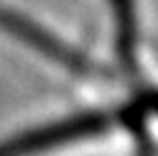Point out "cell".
<instances>
[{
  "instance_id": "obj_1",
  "label": "cell",
  "mask_w": 158,
  "mask_h": 156,
  "mask_svg": "<svg viewBox=\"0 0 158 156\" xmlns=\"http://www.w3.org/2000/svg\"><path fill=\"white\" fill-rule=\"evenodd\" d=\"M0 28H5L13 38H18L21 44L31 46L36 54L46 56L48 62H54L59 67H64L69 74L82 77V80H92V77H105V72L97 67L87 54L77 51L74 46H69L66 41L56 38L54 33H48L46 28L33 23L31 18H26L15 11H0Z\"/></svg>"
},
{
  "instance_id": "obj_2",
  "label": "cell",
  "mask_w": 158,
  "mask_h": 156,
  "mask_svg": "<svg viewBox=\"0 0 158 156\" xmlns=\"http://www.w3.org/2000/svg\"><path fill=\"white\" fill-rule=\"evenodd\" d=\"M110 120L100 113L92 115H74L69 120H59L51 125H44V128H33L28 133L13 136L0 143V156H36L41 151L56 149L61 143H72L79 138H89V136L102 133Z\"/></svg>"
},
{
  "instance_id": "obj_3",
  "label": "cell",
  "mask_w": 158,
  "mask_h": 156,
  "mask_svg": "<svg viewBox=\"0 0 158 156\" xmlns=\"http://www.w3.org/2000/svg\"><path fill=\"white\" fill-rule=\"evenodd\" d=\"M112 18H115V44L120 62L130 69L135 64V46H138V28H135V11L133 0H110Z\"/></svg>"
},
{
  "instance_id": "obj_4",
  "label": "cell",
  "mask_w": 158,
  "mask_h": 156,
  "mask_svg": "<svg viewBox=\"0 0 158 156\" xmlns=\"http://www.w3.org/2000/svg\"><path fill=\"white\" fill-rule=\"evenodd\" d=\"M135 156H153V143L143 125H135Z\"/></svg>"
}]
</instances>
